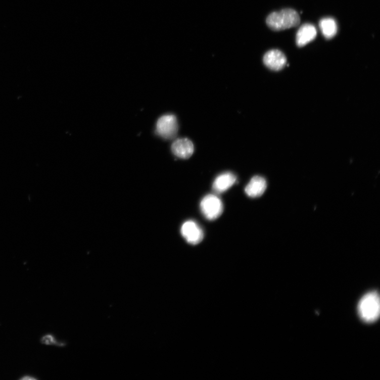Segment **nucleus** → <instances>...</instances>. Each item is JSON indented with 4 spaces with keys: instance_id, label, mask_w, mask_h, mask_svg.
Wrapping results in <instances>:
<instances>
[{
    "instance_id": "1a4fd4ad",
    "label": "nucleus",
    "mask_w": 380,
    "mask_h": 380,
    "mask_svg": "<svg viewBox=\"0 0 380 380\" xmlns=\"http://www.w3.org/2000/svg\"><path fill=\"white\" fill-rule=\"evenodd\" d=\"M267 188V182L264 177L255 176L245 188V193L249 197L257 198L262 196Z\"/></svg>"
},
{
    "instance_id": "7ed1b4c3",
    "label": "nucleus",
    "mask_w": 380,
    "mask_h": 380,
    "mask_svg": "<svg viewBox=\"0 0 380 380\" xmlns=\"http://www.w3.org/2000/svg\"><path fill=\"white\" fill-rule=\"evenodd\" d=\"M200 209L207 219L215 220L222 215L223 206L218 197L215 195H209L202 200Z\"/></svg>"
},
{
    "instance_id": "f8f14e48",
    "label": "nucleus",
    "mask_w": 380,
    "mask_h": 380,
    "mask_svg": "<svg viewBox=\"0 0 380 380\" xmlns=\"http://www.w3.org/2000/svg\"><path fill=\"white\" fill-rule=\"evenodd\" d=\"M42 342L43 343L46 344H56L58 343L56 339L51 335L46 336L43 338Z\"/></svg>"
},
{
    "instance_id": "423d86ee",
    "label": "nucleus",
    "mask_w": 380,
    "mask_h": 380,
    "mask_svg": "<svg viewBox=\"0 0 380 380\" xmlns=\"http://www.w3.org/2000/svg\"><path fill=\"white\" fill-rule=\"evenodd\" d=\"M263 62L269 69L274 71H279L287 65V59L281 51L272 50L265 54L263 57Z\"/></svg>"
},
{
    "instance_id": "9b49d317",
    "label": "nucleus",
    "mask_w": 380,
    "mask_h": 380,
    "mask_svg": "<svg viewBox=\"0 0 380 380\" xmlns=\"http://www.w3.org/2000/svg\"><path fill=\"white\" fill-rule=\"evenodd\" d=\"M319 27L326 39L334 38L338 32L337 23L336 20L331 18H325L320 20Z\"/></svg>"
},
{
    "instance_id": "f03ea898",
    "label": "nucleus",
    "mask_w": 380,
    "mask_h": 380,
    "mask_svg": "<svg viewBox=\"0 0 380 380\" xmlns=\"http://www.w3.org/2000/svg\"><path fill=\"white\" fill-rule=\"evenodd\" d=\"M358 313L364 322L373 323L377 320L380 314V302L376 292H370L363 296L358 305Z\"/></svg>"
},
{
    "instance_id": "20e7f679",
    "label": "nucleus",
    "mask_w": 380,
    "mask_h": 380,
    "mask_svg": "<svg viewBox=\"0 0 380 380\" xmlns=\"http://www.w3.org/2000/svg\"><path fill=\"white\" fill-rule=\"evenodd\" d=\"M178 124L176 117L172 114L161 117L157 123V133L166 139L174 138L177 133Z\"/></svg>"
},
{
    "instance_id": "9d476101",
    "label": "nucleus",
    "mask_w": 380,
    "mask_h": 380,
    "mask_svg": "<svg viewBox=\"0 0 380 380\" xmlns=\"http://www.w3.org/2000/svg\"><path fill=\"white\" fill-rule=\"evenodd\" d=\"M316 35L317 30L314 25L310 23L304 24L297 32L296 44L300 47L303 46L313 41Z\"/></svg>"
},
{
    "instance_id": "0eeeda50",
    "label": "nucleus",
    "mask_w": 380,
    "mask_h": 380,
    "mask_svg": "<svg viewBox=\"0 0 380 380\" xmlns=\"http://www.w3.org/2000/svg\"><path fill=\"white\" fill-rule=\"evenodd\" d=\"M171 149L175 156L183 159L191 157L194 152L193 142L186 138L175 140L172 145Z\"/></svg>"
},
{
    "instance_id": "ddd939ff",
    "label": "nucleus",
    "mask_w": 380,
    "mask_h": 380,
    "mask_svg": "<svg viewBox=\"0 0 380 380\" xmlns=\"http://www.w3.org/2000/svg\"><path fill=\"white\" fill-rule=\"evenodd\" d=\"M22 379H23V380H28V379L31 380V379H35V378H34V377H32L27 376L23 377L22 378Z\"/></svg>"
},
{
    "instance_id": "f257e3e1",
    "label": "nucleus",
    "mask_w": 380,
    "mask_h": 380,
    "mask_svg": "<svg viewBox=\"0 0 380 380\" xmlns=\"http://www.w3.org/2000/svg\"><path fill=\"white\" fill-rule=\"evenodd\" d=\"M300 22V16L292 9H285L274 12L267 18V26L272 30L280 31L298 26Z\"/></svg>"
},
{
    "instance_id": "6e6552de",
    "label": "nucleus",
    "mask_w": 380,
    "mask_h": 380,
    "mask_svg": "<svg viewBox=\"0 0 380 380\" xmlns=\"http://www.w3.org/2000/svg\"><path fill=\"white\" fill-rule=\"evenodd\" d=\"M236 177L231 172H225L217 177L213 183V192L220 194L227 191L236 182Z\"/></svg>"
},
{
    "instance_id": "39448f33",
    "label": "nucleus",
    "mask_w": 380,
    "mask_h": 380,
    "mask_svg": "<svg viewBox=\"0 0 380 380\" xmlns=\"http://www.w3.org/2000/svg\"><path fill=\"white\" fill-rule=\"evenodd\" d=\"M181 232L186 241L191 245H198L204 239L203 229L193 220L187 221L183 224Z\"/></svg>"
}]
</instances>
